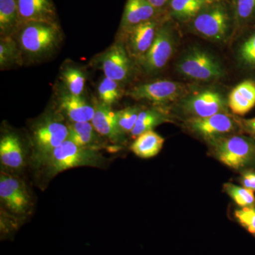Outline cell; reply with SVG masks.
I'll return each mask as SVG.
<instances>
[{
	"mask_svg": "<svg viewBox=\"0 0 255 255\" xmlns=\"http://www.w3.org/2000/svg\"><path fill=\"white\" fill-rule=\"evenodd\" d=\"M16 34L22 54L30 59H41L52 54L62 41L60 26L47 23L23 25Z\"/></svg>",
	"mask_w": 255,
	"mask_h": 255,
	"instance_id": "obj_1",
	"label": "cell"
},
{
	"mask_svg": "<svg viewBox=\"0 0 255 255\" xmlns=\"http://www.w3.org/2000/svg\"><path fill=\"white\" fill-rule=\"evenodd\" d=\"M105 158L97 150L80 147L67 140L52 152L41 165L46 175L54 177L68 169L79 167H101Z\"/></svg>",
	"mask_w": 255,
	"mask_h": 255,
	"instance_id": "obj_2",
	"label": "cell"
},
{
	"mask_svg": "<svg viewBox=\"0 0 255 255\" xmlns=\"http://www.w3.org/2000/svg\"><path fill=\"white\" fill-rule=\"evenodd\" d=\"M215 158L229 168L247 170L255 166V142L243 135H229L211 144Z\"/></svg>",
	"mask_w": 255,
	"mask_h": 255,
	"instance_id": "obj_3",
	"label": "cell"
},
{
	"mask_svg": "<svg viewBox=\"0 0 255 255\" xmlns=\"http://www.w3.org/2000/svg\"><path fill=\"white\" fill-rule=\"evenodd\" d=\"M68 126L58 121L46 120L38 124L32 135L37 164H43L55 149L68 140Z\"/></svg>",
	"mask_w": 255,
	"mask_h": 255,
	"instance_id": "obj_4",
	"label": "cell"
},
{
	"mask_svg": "<svg viewBox=\"0 0 255 255\" xmlns=\"http://www.w3.org/2000/svg\"><path fill=\"white\" fill-rule=\"evenodd\" d=\"M177 68L184 76L199 81L217 80L224 73L221 63L214 57L197 48L188 52Z\"/></svg>",
	"mask_w": 255,
	"mask_h": 255,
	"instance_id": "obj_5",
	"label": "cell"
},
{
	"mask_svg": "<svg viewBox=\"0 0 255 255\" xmlns=\"http://www.w3.org/2000/svg\"><path fill=\"white\" fill-rule=\"evenodd\" d=\"M230 18L226 8L221 4L206 6L193 21V27L198 33L214 41H222L229 30Z\"/></svg>",
	"mask_w": 255,
	"mask_h": 255,
	"instance_id": "obj_6",
	"label": "cell"
},
{
	"mask_svg": "<svg viewBox=\"0 0 255 255\" xmlns=\"http://www.w3.org/2000/svg\"><path fill=\"white\" fill-rule=\"evenodd\" d=\"M188 128L210 143L231 135L237 128L235 119L227 113H219L205 118H190Z\"/></svg>",
	"mask_w": 255,
	"mask_h": 255,
	"instance_id": "obj_7",
	"label": "cell"
},
{
	"mask_svg": "<svg viewBox=\"0 0 255 255\" xmlns=\"http://www.w3.org/2000/svg\"><path fill=\"white\" fill-rule=\"evenodd\" d=\"M97 63L105 76L119 83L128 81L132 75L130 56L122 43H114L97 57Z\"/></svg>",
	"mask_w": 255,
	"mask_h": 255,
	"instance_id": "obj_8",
	"label": "cell"
},
{
	"mask_svg": "<svg viewBox=\"0 0 255 255\" xmlns=\"http://www.w3.org/2000/svg\"><path fill=\"white\" fill-rule=\"evenodd\" d=\"M173 50L174 38L172 31L167 26H161L157 29L150 49L139 58V63L145 73H157L168 63Z\"/></svg>",
	"mask_w": 255,
	"mask_h": 255,
	"instance_id": "obj_9",
	"label": "cell"
},
{
	"mask_svg": "<svg viewBox=\"0 0 255 255\" xmlns=\"http://www.w3.org/2000/svg\"><path fill=\"white\" fill-rule=\"evenodd\" d=\"M182 84L158 80L134 87L127 95L135 100H145L156 105H164L179 98L184 92Z\"/></svg>",
	"mask_w": 255,
	"mask_h": 255,
	"instance_id": "obj_10",
	"label": "cell"
},
{
	"mask_svg": "<svg viewBox=\"0 0 255 255\" xmlns=\"http://www.w3.org/2000/svg\"><path fill=\"white\" fill-rule=\"evenodd\" d=\"M158 28L157 21L153 19L121 29L125 41V44H122L129 56L134 57L137 60L143 56L153 43Z\"/></svg>",
	"mask_w": 255,
	"mask_h": 255,
	"instance_id": "obj_11",
	"label": "cell"
},
{
	"mask_svg": "<svg viewBox=\"0 0 255 255\" xmlns=\"http://www.w3.org/2000/svg\"><path fill=\"white\" fill-rule=\"evenodd\" d=\"M228 103L218 92L205 90L191 95L182 102V108L191 118H205L226 113Z\"/></svg>",
	"mask_w": 255,
	"mask_h": 255,
	"instance_id": "obj_12",
	"label": "cell"
},
{
	"mask_svg": "<svg viewBox=\"0 0 255 255\" xmlns=\"http://www.w3.org/2000/svg\"><path fill=\"white\" fill-rule=\"evenodd\" d=\"M0 199L5 207L16 214H26L31 206V198L23 183L5 172L0 177Z\"/></svg>",
	"mask_w": 255,
	"mask_h": 255,
	"instance_id": "obj_13",
	"label": "cell"
},
{
	"mask_svg": "<svg viewBox=\"0 0 255 255\" xmlns=\"http://www.w3.org/2000/svg\"><path fill=\"white\" fill-rule=\"evenodd\" d=\"M19 28L30 23L60 26L54 3L52 0H16Z\"/></svg>",
	"mask_w": 255,
	"mask_h": 255,
	"instance_id": "obj_14",
	"label": "cell"
},
{
	"mask_svg": "<svg viewBox=\"0 0 255 255\" xmlns=\"http://www.w3.org/2000/svg\"><path fill=\"white\" fill-rule=\"evenodd\" d=\"M94 107L95 114L91 123L95 130L111 142L122 141L124 134L119 128L117 112L101 102H96Z\"/></svg>",
	"mask_w": 255,
	"mask_h": 255,
	"instance_id": "obj_15",
	"label": "cell"
},
{
	"mask_svg": "<svg viewBox=\"0 0 255 255\" xmlns=\"http://www.w3.org/2000/svg\"><path fill=\"white\" fill-rule=\"evenodd\" d=\"M59 107L72 123L91 122L95 114V107L87 102L82 96L65 92L60 96Z\"/></svg>",
	"mask_w": 255,
	"mask_h": 255,
	"instance_id": "obj_16",
	"label": "cell"
},
{
	"mask_svg": "<svg viewBox=\"0 0 255 255\" xmlns=\"http://www.w3.org/2000/svg\"><path fill=\"white\" fill-rule=\"evenodd\" d=\"M157 11L148 0H127L121 22V29L155 19Z\"/></svg>",
	"mask_w": 255,
	"mask_h": 255,
	"instance_id": "obj_17",
	"label": "cell"
},
{
	"mask_svg": "<svg viewBox=\"0 0 255 255\" xmlns=\"http://www.w3.org/2000/svg\"><path fill=\"white\" fill-rule=\"evenodd\" d=\"M0 160L6 168L19 169L24 164V152L17 135L11 132L4 134L0 140Z\"/></svg>",
	"mask_w": 255,
	"mask_h": 255,
	"instance_id": "obj_18",
	"label": "cell"
},
{
	"mask_svg": "<svg viewBox=\"0 0 255 255\" xmlns=\"http://www.w3.org/2000/svg\"><path fill=\"white\" fill-rule=\"evenodd\" d=\"M230 110L236 115L243 116L255 106V82L246 80L235 87L228 97Z\"/></svg>",
	"mask_w": 255,
	"mask_h": 255,
	"instance_id": "obj_19",
	"label": "cell"
},
{
	"mask_svg": "<svg viewBox=\"0 0 255 255\" xmlns=\"http://www.w3.org/2000/svg\"><path fill=\"white\" fill-rule=\"evenodd\" d=\"M68 127V140L80 147L98 150L102 142V139L91 122L72 123Z\"/></svg>",
	"mask_w": 255,
	"mask_h": 255,
	"instance_id": "obj_20",
	"label": "cell"
},
{
	"mask_svg": "<svg viewBox=\"0 0 255 255\" xmlns=\"http://www.w3.org/2000/svg\"><path fill=\"white\" fill-rule=\"evenodd\" d=\"M164 143V137L153 130H149L135 137L130 145V150L140 158H152L158 155Z\"/></svg>",
	"mask_w": 255,
	"mask_h": 255,
	"instance_id": "obj_21",
	"label": "cell"
},
{
	"mask_svg": "<svg viewBox=\"0 0 255 255\" xmlns=\"http://www.w3.org/2000/svg\"><path fill=\"white\" fill-rule=\"evenodd\" d=\"M19 29L16 0H0V36H14Z\"/></svg>",
	"mask_w": 255,
	"mask_h": 255,
	"instance_id": "obj_22",
	"label": "cell"
},
{
	"mask_svg": "<svg viewBox=\"0 0 255 255\" xmlns=\"http://www.w3.org/2000/svg\"><path fill=\"white\" fill-rule=\"evenodd\" d=\"M23 63V54L14 36L1 37L0 40V68L6 70Z\"/></svg>",
	"mask_w": 255,
	"mask_h": 255,
	"instance_id": "obj_23",
	"label": "cell"
},
{
	"mask_svg": "<svg viewBox=\"0 0 255 255\" xmlns=\"http://www.w3.org/2000/svg\"><path fill=\"white\" fill-rule=\"evenodd\" d=\"M168 120V116L159 109L141 110L139 114L136 124L130 134L135 138L140 134L152 130L157 126L165 123Z\"/></svg>",
	"mask_w": 255,
	"mask_h": 255,
	"instance_id": "obj_24",
	"label": "cell"
},
{
	"mask_svg": "<svg viewBox=\"0 0 255 255\" xmlns=\"http://www.w3.org/2000/svg\"><path fill=\"white\" fill-rule=\"evenodd\" d=\"M211 0H171L172 14L180 20L194 18L199 14Z\"/></svg>",
	"mask_w": 255,
	"mask_h": 255,
	"instance_id": "obj_25",
	"label": "cell"
},
{
	"mask_svg": "<svg viewBox=\"0 0 255 255\" xmlns=\"http://www.w3.org/2000/svg\"><path fill=\"white\" fill-rule=\"evenodd\" d=\"M61 80L69 93L77 96H81L83 93L86 77L80 69L67 67L62 71Z\"/></svg>",
	"mask_w": 255,
	"mask_h": 255,
	"instance_id": "obj_26",
	"label": "cell"
},
{
	"mask_svg": "<svg viewBox=\"0 0 255 255\" xmlns=\"http://www.w3.org/2000/svg\"><path fill=\"white\" fill-rule=\"evenodd\" d=\"M120 84L105 76L100 82L97 90L100 102L110 107L118 102L122 97Z\"/></svg>",
	"mask_w": 255,
	"mask_h": 255,
	"instance_id": "obj_27",
	"label": "cell"
},
{
	"mask_svg": "<svg viewBox=\"0 0 255 255\" xmlns=\"http://www.w3.org/2000/svg\"><path fill=\"white\" fill-rule=\"evenodd\" d=\"M224 191L240 207L255 206V196L251 189L236 185L232 183H226L223 187Z\"/></svg>",
	"mask_w": 255,
	"mask_h": 255,
	"instance_id": "obj_28",
	"label": "cell"
},
{
	"mask_svg": "<svg viewBox=\"0 0 255 255\" xmlns=\"http://www.w3.org/2000/svg\"><path fill=\"white\" fill-rule=\"evenodd\" d=\"M141 109L138 107H127L117 112L119 128L124 135L131 132L136 124Z\"/></svg>",
	"mask_w": 255,
	"mask_h": 255,
	"instance_id": "obj_29",
	"label": "cell"
},
{
	"mask_svg": "<svg viewBox=\"0 0 255 255\" xmlns=\"http://www.w3.org/2000/svg\"><path fill=\"white\" fill-rule=\"evenodd\" d=\"M234 216L238 222L255 237V206L236 210Z\"/></svg>",
	"mask_w": 255,
	"mask_h": 255,
	"instance_id": "obj_30",
	"label": "cell"
},
{
	"mask_svg": "<svg viewBox=\"0 0 255 255\" xmlns=\"http://www.w3.org/2000/svg\"><path fill=\"white\" fill-rule=\"evenodd\" d=\"M239 56L246 65L255 67V32L241 45Z\"/></svg>",
	"mask_w": 255,
	"mask_h": 255,
	"instance_id": "obj_31",
	"label": "cell"
},
{
	"mask_svg": "<svg viewBox=\"0 0 255 255\" xmlns=\"http://www.w3.org/2000/svg\"><path fill=\"white\" fill-rule=\"evenodd\" d=\"M236 12L240 21H249L255 16V0H237Z\"/></svg>",
	"mask_w": 255,
	"mask_h": 255,
	"instance_id": "obj_32",
	"label": "cell"
},
{
	"mask_svg": "<svg viewBox=\"0 0 255 255\" xmlns=\"http://www.w3.org/2000/svg\"><path fill=\"white\" fill-rule=\"evenodd\" d=\"M240 183L242 187L255 191V171L250 169L242 172Z\"/></svg>",
	"mask_w": 255,
	"mask_h": 255,
	"instance_id": "obj_33",
	"label": "cell"
},
{
	"mask_svg": "<svg viewBox=\"0 0 255 255\" xmlns=\"http://www.w3.org/2000/svg\"><path fill=\"white\" fill-rule=\"evenodd\" d=\"M243 125L246 129L247 131L249 132L250 133L255 136V117L243 120Z\"/></svg>",
	"mask_w": 255,
	"mask_h": 255,
	"instance_id": "obj_34",
	"label": "cell"
},
{
	"mask_svg": "<svg viewBox=\"0 0 255 255\" xmlns=\"http://www.w3.org/2000/svg\"><path fill=\"white\" fill-rule=\"evenodd\" d=\"M148 1L156 9L159 10L167 4L168 0H148Z\"/></svg>",
	"mask_w": 255,
	"mask_h": 255,
	"instance_id": "obj_35",
	"label": "cell"
}]
</instances>
